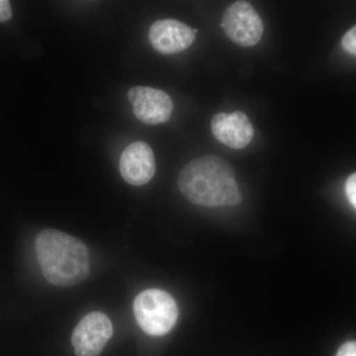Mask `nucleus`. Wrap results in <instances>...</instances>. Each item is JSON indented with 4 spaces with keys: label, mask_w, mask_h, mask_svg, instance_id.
<instances>
[{
    "label": "nucleus",
    "mask_w": 356,
    "mask_h": 356,
    "mask_svg": "<svg viewBox=\"0 0 356 356\" xmlns=\"http://www.w3.org/2000/svg\"><path fill=\"white\" fill-rule=\"evenodd\" d=\"M119 168L123 179L134 186L151 181L156 173V159L152 147L145 142H134L121 154Z\"/></svg>",
    "instance_id": "7"
},
{
    "label": "nucleus",
    "mask_w": 356,
    "mask_h": 356,
    "mask_svg": "<svg viewBox=\"0 0 356 356\" xmlns=\"http://www.w3.org/2000/svg\"><path fill=\"white\" fill-rule=\"evenodd\" d=\"M346 193L348 200L356 209V172L351 175L346 180Z\"/></svg>",
    "instance_id": "11"
},
{
    "label": "nucleus",
    "mask_w": 356,
    "mask_h": 356,
    "mask_svg": "<svg viewBox=\"0 0 356 356\" xmlns=\"http://www.w3.org/2000/svg\"><path fill=\"white\" fill-rule=\"evenodd\" d=\"M195 38L194 29L178 20H159L149 28V39L152 46L163 55H173L186 50Z\"/></svg>",
    "instance_id": "8"
},
{
    "label": "nucleus",
    "mask_w": 356,
    "mask_h": 356,
    "mask_svg": "<svg viewBox=\"0 0 356 356\" xmlns=\"http://www.w3.org/2000/svg\"><path fill=\"white\" fill-rule=\"evenodd\" d=\"M178 187L191 202L203 207H229L242 201L234 168L211 154L187 163L178 177Z\"/></svg>",
    "instance_id": "1"
},
{
    "label": "nucleus",
    "mask_w": 356,
    "mask_h": 356,
    "mask_svg": "<svg viewBox=\"0 0 356 356\" xmlns=\"http://www.w3.org/2000/svg\"><path fill=\"white\" fill-rule=\"evenodd\" d=\"M213 135L227 147L242 149L252 142L254 130L252 122L243 112L218 113L211 121Z\"/></svg>",
    "instance_id": "9"
},
{
    "label": "nucleus",
    "mask_w": 356,
    "mask_h": 356,
    "mask_svg": "<svg viewBox=\"0 0 356 356\" xmlns=\"http://www.w3.org/2000/svg\"><path fill=\"white\" fill-rule=\"evenodd\" d=\"M222 27L232 42L243 48L259 44L264 31L261 16L245 1H236L226 9Z\"/></svg>",
    "instance_id": "4"
},
{
    "label": "nucleus",
    "mask_w": 356,
    "mask_h": 356,
    "mask_svg": "<svg viewBox=\"0 0 356 356\" xmlns=\"http://www.w3.org/2000/svg\"><path fill=\"white\" fill-rule=\"evenodd\" d=\"M113 334L111 321L102 312H92L81 318L72 334L76 356H98Z\"/></svg>",
    "instance_id": "5"
},
{
    "label": "nucleus",
    "mask_w": 356,
    "mask_h": 356,
    "mask_svg": "<svg viewBox=\"0 0 356 356\" xmlns=\"http://www.w3.org/2000/svg\"><path fill=\"white\" fill-rule=\"evenodd\" d=\"M13 17V9L10 2L7 0H0V22H6Z\"/></svg>",
    "instance_id": "12"
},
{
    "label": "nucleus",
    "mask_w": 356,
    "mask_h": 356,
    "mask_svg": "<svg viewBox=\"0 0 356 356\" xmlns=\"http://www.w3.org/2000/svg\"><path fill=\"white\" fill-rule=\"evenodd\" d=\"M341 44L344 50L348 51L350 55L356 56V26L351 28L350 31L344 35L341 40Z\"/></svg>",
    "instance_id": "10"
},
{
    "label": "nucleus",
    "mask_w": 356,
    "mask_h": 356,
    "mask_svg": "<svg viewBox=\"0 0 356 356\" xmlns=\"http://www.w3.org/2000/svg\"><path fill=\"white\" fill-rule=\"evenodd\" d=\"M138 120L147 125H158L170 120L173 111L172 98L161 89L134 86L128 92Z\"/></svg>",
    "instance_id": "6"
},
{
    "label": "nucleus",
    "mask_w": 356,
    "mask_h": 356,
    "mask_svg": "<svg viewBox=\"0 0 356 356\" xmlns=\"http://www.w3.org/2000/svg\"><path fill=\"white\" fill-rule=\"evenodd\" d=\"M337 356H356V341H348L343 344L337 351Z\"/></svg>",
    "instance_id": "13"
},
{
    "label": "nucleus",
    "mask_w": 356,
    "mask_h": 356,
    "mask_svg": "<svg viewBox=\"0 0 356 356\" xmlns=\"http://www.w3.org/2000/svg\"><path fill=\"white\" fill-rule=\"evenodd\" d=\"M37 259L48 282L72 287L88 278L90 271L88 248L74 236L58 229H43L37 236Z\"/></svg>",
    "instance_id": "2"
},
{
    "label": "nucleus",
    "mask_w": 356,
    "mask_h": 356,
    "mask_svg": "<svg viewBox=\"0 0 356 356\" xmlns=\"http://www.w3.org/2000/svg\"><path fill=\"white\" fill-rule=\"evenodd\" d=\"M133 310L140 329L149 336H163L177 324V302L163 290L147 289L140 292L134 300Z\"/></svg>",
    "instance_id": "3"
}]
</instances>
